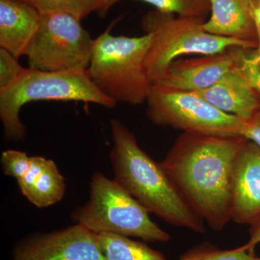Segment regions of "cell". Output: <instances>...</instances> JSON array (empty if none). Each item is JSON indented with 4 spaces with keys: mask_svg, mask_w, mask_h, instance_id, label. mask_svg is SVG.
Wrapping results in <instances>:
<instances>
[{
    "mask_svg": "<svg viewBox=\"0 0 260 260\" xmlns=\"http://www.w3.org/2000/svg\"><path fill=\"white\" fill-rule=\"evenodd\" d=\"M246 138L183 133L160 162L188 205L213 230L231 218L234 164Z\"/></svg>",
    "mask_w": 260,
    "mask_h": 260,
    "instance_id": "cell-1",
    "label": "cell"
},
{
    "mask_svg": "<svg viewBox=\"0 0 260 260\" xmlns=\"http://www.w3.org/2000/svg\"><path fill=\"white\" fill-rule=\"evenodd\" d=\"M110 158L114 180L140 205L167 223L203 234L205 222L186 203L160 162L140 148L119 119L110 121Z\"/></svg>",
    "mask_w": 260,
    "mask_h": 260,
    "instance_id": "cell-2",
    "label": "cell"
},
{
    "mask_svg": "<svg viewBox=\"0 0 260 260\" xmlns=\"http://www.w3.org/2000/svg\"><path fill=\"white\" fill-rule=\"evenodd\" d=\"M112 26L93 39L87 71L95 86L115 104L138 106L151 93L153 84L145 69L152 35L115 37Z\"/></svg>",
    "mask_w": 260,
    "mask_h": 260,
    "instance_id": "cell-3",
    "label": "cell"
},
{
    "mask_svg": "<svg viewBox=\"0 0 260 260\" xmlns=\"http://www.w3.org/2000/svg\"><path fill=\"white\" fill-rule=\"evenodd\" d=\"M39 101H73L109 109L116 106L95 86L87 70L43 71L25 68L11 87L0 91V118L7 140L20 142L25 138L26 127L20 120V110L25 104Z\"/></svg>",
    "mask_w": 260,
    "mask_h": 260,
    "instance_id": "cell-4",
    "label": "cell"
},
{
    "mask_svg": "<svg viewBox=\"0 0 260 260\" xmlns=\"http://www.w3.org/2000/svg\"><path fill=\"white\" fill-rule=\"evenodd\" d=\"M73 221L95 234L111 233L145 242H169L170 235L150 213L114 179L94 173L86 203L72 213Z\"/></svg>",
    "mask_w": 260,
    "mask_h": 260,
    "instance_id": "cell-5",
    "label": "cell"
},
{
    "mask_svg": "<svg viewBox=\"0 0 260 260\" xmlns=\"http://www.w3.org/2000/svg\"><path fill=\"white\" fill-rule=\"evenodd\" d=\"M203 20L150 12L143 19V28L152 35L145 58V69L152 84L160 79L173 61L182 56L218 54L239 47L256 50L254 44L205 31Z\"/></svg>",
    "mask_w": 260,
    "mask_h": 260,
    "instance_id": "cell-6",
    "label": "cell"
},
{
    "mask_svg": "<svg viewBox=\"0 0 260 260\" xmlns=\"http://www.w3.org/2000/svg\"><path fill=\"white\" fill-rule=\"evenodd\" d=\"M93 42L79 19L61 12H44L25 56L31 69L86 70Z\"/></svg>",
    "mask_w": 260,
    "mask_h": 260,
    "instance_id": "cell-7",
    "label": "cell"
},
{
    "mask_svg": "<svg viewBox=\"0 0 260 260\" xmlns=\"http://www.w3.org/2000/svg\"><path fill=\"white\" fill-rule=\"evenodd\" d=\"M146 114L153 124L184 133L242 136L244 120L189 92L152 90Z\"/></svg>",
    "mask_w": 260,
    "mask_h": 260,
    "instance_id": "cell-8",
    "label": "cell"
},
{
    "mask_svg": "<svg viewBox=\"0 0 260 260\" xmlns=\"http://www.w3.org/2000/svg\"><path fill=\"white\" fill-rule=\"evenodd\" d=\"M251 49L239 47L198 57L173 61L152 90L195 92L210 88L233 72L240 70Z\"/></svg>",
    "mask_w": 260,
    "mask_h": 260,
    "instance_id": "cell-9",
    "label": "cell"
},
{
    "mask_svg": "<svg viewBox=\"0 0 260 260\" xmlns=\"http://www.w3.org/2000/svg\"><path fill=\"white\" fill-rule=\"evenodd\" d=\"M14 260H107L98 234L80 224L24 239L13 251Z\"/></svg>",
    "mask_w": 260,
    "mask_h": 260,
    "instance_id": "cell-10",
    "label": "cell"
},
{
    "mask_svg": "<svg viewBox=\"0 0 260 260\" xmlns=\"http://www.w3.org/2000/svg\"><path fill=\"white\" fill-rule=\"evenodd\" d=\"M231 218L250 226L260 221V148L247 139L234 164Z\"/></svg>",
    "mask_w": 260,
    "mask_h": 260,
    "instance_id": "cell-11",
    "label": "cell"
},
{
    "mask_svg": "<svg viewBox=\"0 0 260 260\" xmlns=\"http://www.w3.org/2000/svg\"><path fill=\"white\" fill-rule=\"evenodd\" d=\"M190 93L203 98L222 112L243 120L249 119L260 107V94L251 86L243 75L242 68L226 75L210 88Z\"/></svg>",
    "mask_w": 260,
    "mask_h": 260,
    "instance_id": "cell-12",
    "label": "cell"
},
{
    "mask_svg": "<svg viewBox=\"0 0 260 260\" xmlns=\"http://www.w3.org/2000/svg\"><path fill=\"white\" fill-rule=\"evenodd\" d=\"M40 12L22 0H0V48L25 55L39 27Z\"/></svg>",
    "mask_w": 260,
    "mask_h": 260,
    "instance_id": "cell-13",
    "label": "cell"
},
{
    "mask_svg": "<svg viewBox=\"0 0 260 260\" xmlns=\"http://www.w3.org/2000/svg\"><path fill=\"white\" fill-rule=\"evenodd\" d=\"M210 18L203 22L205 31L254 44L257 35L251 14V0H209Z\"/></svg>",
    "mask_w": 260,
    "mask_h": 260,
    "instance_id": "cell-14",
    "label": "cell"
},
{
    "mask_svg": "<svg viewBox=\"0 0 260 260\" xmlns=\"http://www.w3.org/2000/svg\"><path fill=\"white\" fill-rule=\"evenodd\" d=\"M17 181L20 192L39 208L59 203L66 191L64 178L55 162L42 156H31L30 169Z\"/></svg>",
    "mask_w": 260,
    "mask_h": 260,
    "instance_id": "cell-15",
    "label": "cell"
},
{
    "mask_svg": "<svg viewBox=\"0 0 260 260\" xmlns=\"http://www.w3.org/2000/svg\"><path fill=\"white\" fill-rule=\"evenodd\" d=\"M97 234L107 260H167L161 252L152 249L144 242L111 233Z\"/></svg>",
    "mask_w": 260,
    "mask_h": 260,
    "instance_id": "cell-16",
    "label": "cell"
},
{
    "mask_svg": "<svg viewBox=\"0 0 260 260\" xmlns=\"http://www.w3.org/2000/svg\"><path fill=\"white\" fill-rule=\"evenodd\" d=\"M40 13L61 12L73 15L79 20L90 13L98 12L104 15L112 8V0H31Z\"/></svg>",
    "mask_w": 260,
    "mask_h": 260,
    "instance_id": "cell-17",
    "label": "cell"
},
{
    "mask_svg": "<svg viewBox=\"0 0 260 260\" xmlns=\"http://www.w3.org/2000/svg\"><path fill=\"white\" fill-rule=\"evenodd\" d=\"M121 0H112V7ZM153 5L161 13L184 18L202 19L211 11L209 0H138Z\"/></svg>",
    "mask_w": 260,
    "mask_h": 260,
    "instance_id": "cell-18",
    "label": "cell"
},
{
    "mask_svg": "<svg viewBox=\"0 0 260 260\" xmlns=\"http://www.w3.org/2000/svg\"><path fill=\"white\" fill-rule=\"evenodd\" d=\"M178 260H260L244 246L233 249H221L208 242L191 248Z\"/></svg>",
    "mask_w": 260,
    "mask_h": 260,
    "instance_id": "cell-19",
    "label": "cell"
},
{
    "mask_svg": "<svg viewBox=\"0 0 260 260\" xmlns=\"http://www.w3.org/2000/svg\"><path fill=\"white\" fill-rule=\"evenodd\" d=\"M31 164V156L20 150H8L1 155V167L3 172L17 180L28 172Z\"/></svg>",
    "mask_w": 260,
    "mask_h": 260,
    "instance_id": "cell-20",
    "label": "cell"
},
{
    "mask_svg": "<svg viewBox=\"0 0 260 260\" xmlns=\"http://www.w3.org/2000/svg\"><path fill=\"white\" fill-rule=\"evenodd\" d=\"M18 59L9 51L0 48V91L11 87L25 69Z\"/></svg>",
    "mask_w": 260,
    "mask_h": 260,
    "instance_id": "cell-21",
    "label": "cell"
},
{
    "mask_svg": "<svg viewBox=\"0 0 260 260\" xmlns=\"http://www.w3.org/2000/svg\"><path fill=\"white\" fill-rule=\"evenodd\" d=\"M254 51L246 58L242 72L251 86L260 94V59L254 57Z\"/></svg>",
    "mask_w": 260,
    "mask_h": 260,
    "instance_id": "cell-22",
    "label": "cell"
},
{
    "mask_svg": "<svg viewBox=\"0 0 260 260\" xmlns=\"http://www.w3.org/2000/svg\"><path fill=\"white\" fill-rule=\"evenodd\" d=\"M242 136L260 148V107L246 120H244Z\"/></svg>",
    "mask_w": 260,
    "mask_h": 260,
    "instance_id": "cell-23",
    "label": "cell"
},
{
    "mask_svg": "<svg viewBox=\"0 0 260 260\" xmlns=\"http://www.w3.org/2000/svg\"><path fill=\"white\" fill-rule=\"evenodd\" d=\"M251 14L257 35V48L253 53L254 57L260 59V0H251Z\"/></svg>",
    "mask_w": 260,
    "mask_h": 260,
    "instance_id": "cell-24",
    "label": "cell"
},
{
    "mask_svg": "<svg viewBox=\"0 0 260 260\" xmlns=\"http://www.w3.org/2000/svg\"><path fill=\"white\" fill-rule=\"evenodd\" d=\"M260 244V221L250 226L249 239L244 244V247L250 252L254 253L256 246Z\"/></svg>",
    "mask_w": 260,
    "mask_h": 260,
    "instance_id": "cell-25",
    "label": "cell"
},
{
    "mask_svg": "<svg viewBox=\"0 0 260 260\" xmlns=\"http://www.w3.org/2000/svg\"><path fill=\"white\" fill-rule=\"evenodd\" d=\"M22 1L25 2V3H28V4L32 5L31 0H22ZM32 6H34V5H32Z\"/></svg>",
    "mask_w": 260,
    "mask_h": 260,
    "instance_id": "cell-26",
    "label": "cell"
}]
</instances>
